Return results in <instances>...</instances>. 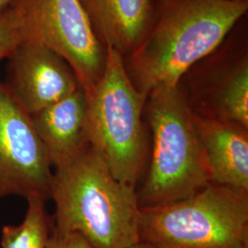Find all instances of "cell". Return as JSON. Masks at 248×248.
Returning a JSON list of instances; mask_svg holds the SVG:
<instances>
[{"label": "cell", "instance_id": "1", "mask_svg": "<svg viewBox=\"0 0 248 248\" xmlns=\"http://www.w3.org/2000/svg\"><path fill=\"white\" fill-rule=\"evenodd\" d=\"M50 198L53 232H78L93 248H132L140 242L135 186L116 179L90 143L54 169Z\"/></svg>", "mask_w": 248, "mask_h": 248}, {"label": "cell", "instance_id": "2", "mask_svg": "<svg viewBox=\"0 0 248 248\" xmlns=\"http://www.w3.org/2000/svg\"><path fill=\"white\" fill-rule=\"evenodd\" d=\"M248 2L172 0L131 55L127 73L146 99L160 87H176L209 55L248 11Z\"/></svg>", "mask_w": 248, "mask_h": 248}, {"label": "cell", "instance_id": "3", "mask_svg": "<svg viewBox=\"0 0 248 248\" xmlns=\"http://www.w3.org/2000/svg\"><path fill=\"white\" fill-rule=\"evenodd\" d=\"M153 146L150 166L138 194L141 208L170 203L210 183L194 115L179 88L160 87L145 101Z\"/></svg>", "mask_w": 248, "mask_h": 248}, {"label": "cell", "instance_id": "4", "mask_svg": "<svg viewBox=\"0 0 248 248\" xmlns=\"http://www.w3.org/2000/svg\"><path fill=\"white\" fill-rule=\"evenodd\" d=\"M139 236L154 248H248V191L209 183L182 200L141 208Z\"/></svg>", "mask_w": 248, "mask_h": 248}, {"label": "cell", "instance_id": "5", "mask_svg": "<svg viewBox=\"0 0 248 248\" xmlns=\"http://www.w3.org/2000/svg\"><path fill=\"white\" fill-rule=\"evenodd\" d=\"M105 51L103 75L85 93L89 142L116 179L135 186L145 160L142 113L146 98L134 87L123 54L110 46Z\"/></svg>", "mask_w": 248, "mask_h": 248}, {"label": "cell", "instance_id": "6", "mask_svg": "<svg viewBox=\"0 0 248 248\" xmlns=\"http://www.w3.org/2000/svg\"><path fill=\"white\" fill-rule=\"evenodd\" d=\"M22 42L44 45L62 57L80 88L89 92L101 78L106 51L80 0H13Z\"/></svg>", "mask_w": 248, "mask_h": 248}, {"label": "cell", "instance_id": "7", "mask_svg": "<svg viewBox=\"0 0 248 248\" xmlns=\"http://www.w3.org/2000/svg\"><path fill=\"white\" fill-rule=\"evenodd\" d=\"M53 167L31 122L0 80V199L50 198Z\"/></svg>", "mask_w": 248, "mask_h": 248}, {"label": "cell", "instance_id": "8", "mask_svg": "<svg viewBox=\"0 0 248 248\" xmlns=\"http://www.w3.org/2000/svg\"><path fill=\"white\" fill-rule=\"evenodd\" d=\"M7 59L3 83L30 115L80 89L70 65L44 45L21 42Z\"/></svg>", "mask_w": 248, "mask_h": 248}, {"label": "cell", "instance_id": "9", "mask_svg": "<svg viewBox=\"0 0 248 248\" xmlns=\"http://www.w3.org/2000/svg\"><path fill=\"white\" fill-rule=\"evenodd\" d=\"M193 115L210 183L248 191V128Z\"/></svg>", "mask_w": 248, "mask_h": 248}, {"label": "cell", "instance_id": "10", "mask_svg": "<svg viewBox=\"0 0 248 248\" xmlns=\"http://www.w3.org/2000/svg\"><path fill=\"white\" fill-rule=\"evenodd\" d=\"M31 118L53 169L74 158L89 144L87 98L81 88Z\"/></svg>", "mask_w": 248, "mask_h": 248}, {"label": "cell", "instance_id": "11", "mask_svg": "<svg viewBox=\"0 0 248 248\" xmlns=\"http://www.w3.org/2000/svg\"><path fill=\"white\" fill-rule=\"evenodd\" d=\"M101 45L133 53L148 32L150 0H80Z\"/></svg>", "mask_w": 248, "mask_h": 248}, {"label": "cell", "instance_id": "12", "mask_svg": "<svg viewBox=\"0 0 248 248\" xmlns=\"http://www.w3.org/2000/svg\"><path fill=\"white\" fill-rule=\"evenodd\" d=\"M198 115L233 122L248 128V63L243 59L213 77L209 84L197 90Z\"/></svg>", "mask_w": 248, "mask_h": 248}, {"label": "cell", "instance_id": "13", "mask_svg": "<svg viewBox=\"0 0 248 248\" xmlns=\"http://www.w3.org/2000/svg\"><path fill=\"white\" fill-rule=\"evenodd\" d=\"M27 202L23 222L2 228V248H47L53 223L46 211V199L31 197Z\"/></svg>", "mask_w": 248, "mask_h": 248}, {"label": "cell", "instance_id": "14", "mask_svg": "<svg viewBox=\"0 0 248 248\" xmlns=\"http://www.w3.org/2000/svg\"><path fill=\"white\" fill-rule=\"evenodd\" d=\"M22 42V34L13 8L0 11V62L7 59Z\"/></svg>", "mask_w": 248, "mask_h": 248}, {"label": "cell", "instance_id": "15", "mask_svg": "<svg viewBox=\"0 0 248 248\" xmlns=\"http://www.w3.org/2000/svg\"><path fill=\"white\" fill-rule=\"evenodd\" d=\"M47 248H93L78 232L57 233L52 232Z\"/></svg>", "mask_w": 248, "mask_h": 248}, {"label": "cell", "instance_id": "16", "mask_svg": "<svg viewBox=\"0 0 248 248\" xmlns=\"http://www.w3.org/2000/svg\"><path fill=\"white\" fill-rule=\"evenodd\" d=\"M13 0H0V11L4 10L11 6Z\"/></svg>", "mask_w": 248, "mask_h": 248}, {"label": "cell", "instance_id": "17", "mask_svg": "<svg viewBox=\"0 0 248 248\" xmlns=\"http://www.w3.org/2000/svg\"><path fill=\"white\" fill-rule=\"evenodd\" d=\"M132 248H154L153 247H151L150 245H147L145 243H142V242H139L137 245H135L134 247Z\"/></svg>", "mask_w": 248, "mask_h": 248}, {"label": "cell", "instance_id": "18", "mask_svg": "<svg viewBox=\"0 0 248 248\" xmlns=\"http://www.w3.org/2000/svg\"><path fill=\"white\" fill-rule=\"evenodd\" d=\"M232 1H237V2H248V0H232Z\"/></svg>", "mask_w": 248, "mask_h": 248}]
</instances>
